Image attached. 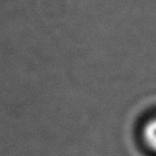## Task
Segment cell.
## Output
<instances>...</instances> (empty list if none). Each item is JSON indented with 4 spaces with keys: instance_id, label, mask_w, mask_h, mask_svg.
<instances>
[{
    "instance_id": "cell-1",
    "label": "cell",
    "mask_w": 156,
    "mask_h": 156,
    "mask_svg": "<svg viewBox=\"0 0 156 156\" xmlns=\"http://www.w3.org/2000/svg\"><path fill=\"white\" fill-rule=\"evenodd\" d=\"M142 138L147 148L156 154V117L146 121L142 129Z\"/></svg>"
}]
</instances>
